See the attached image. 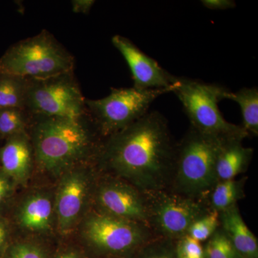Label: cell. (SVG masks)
Returning a JSON list of instances; mask_svg holds the SVG:
<instances>
[{
  "instance_id": "cell-1",
  "label": "cell",
  "mask_w": 258,
  "mask_h": 258,
  "mask_svg": "<svg viewBox=\"0 0 258 258\" xmlns=\"http://www.w3.org/2000/svg\"><path fill=\"white\" fill-rule=\"evenodd\" d=\"M176 146L165 118L148 112L102 142L94 162L145 193L170 187Z\"/></svg>"
},
{
  "instance_id": "cell-2",
  "label": "cell",
  "mask_w": 258,
  "mask_h": 258,
  "mask_svg": "<svg viewBox=\"0 0 258 258\" xmlns=\"http://www.w3.org/2000/svg\"><path fill=\"white\" fill-rule=\"evenodd\" d=\"M28 134L35 164L52 175L95 161L103 140L88 113L79 118L30 116Z\"/></svg>"
},
{
  "instance_id": "cell-3",
  "label": "cell",
  "mask_w": 258,
  "mask_h": 258,
  "mask_svg": "<svg viewBox=\"0 0 258 258\" xmlns=\"http://www.w3.org/2000/svg\"><path fill=\"white\" fill-rule=\"evenodd\" d=\"M225 142L200 133L191 127L176 146L169 189L190 198L208 200L218 181L217 159Z\"/></svg>"
},
{
  "instance_id": "cell-4",
  "label": "cell",
  "mask_w": 258,
  "mask_h": 258,
  "mask_svg": "<svg viewBox=\"0 0 258 258\" xmlns=\"http://www.w3.org/2000/svg\"><path fill=\"white\" fill-rule=\"evenodd\" d=\"M74 56L47 30L17 42L0 57V74L28 79L74 72Z\"/></svg>"
},
{
  "instance_id": "cell-5",
  "label": "cell",
  "mask_w": 258,
  "mask_h": 258,
  "mask_svg": "<svg viewBox=\"0 0 258 258\" xmlns=\"http://www.w3.org/2000/svg\"><path fill=\"white\" fill-rule=\"evenodd\" d=\"M178 97L191 128L200 133L221 139L244 140L249 134L242 125L227 121L218 108L219 102L227 99V88L195 80L176 78L172 91Z\"/></svg>"
},
{
  "instance_id": "cell-6",
  "label": "cell",
  "mask_w": 258,
  "mask_h": 258,
  "mask_svg": "<svg viewBox=\"0 0 258 258\" xmlns=\"http://www.w3.org/2000/svg\"><path fill=\"white\" fill-rule=\"evenodd\" d=\"M83 241L93 253L103 258H129L155 237L144 224L90 212L81 227Z\"/></svg>"
},
{
  "instance_id": "cell-7",
  "label": "cell",
  "mask_w": 258,
  "mask_h": 258,
  "mask_svg": "<svg viewBox=\"0 0 258 258\" xmlns=\"http://www.w3.org/2000/svg\"><path fill=\"white\" fill-rule=\"evenodd\" d=\"M174 87L175 82L171 88L145 91L134 87L111 88L110 94L105 98L86 99V108L104 139L140 119L149 112L154 100L164 93L172 92Z\"/></svg>"
},
{
  "instance_id": "cell-8",
  "label": "cell",
  "mask_w": 258,
  "mask_h": 258,
  "mask_svg": "<svg viewBox=\"0 0 258 258\" xmlns=\"http://www.w3.org/2000/svg\"><path fill=\"white\" fill-rule=\"evenodd\" d=\"M25 110L30 116L79 118L88 115L74 72L42 79H28Z\"/></svg>"
},
{
  "instance_id": "cell-9",
  "label": "cell",
  "mask_w": 258,
  "mask_h": 258,
  "mask_svg": "<svg viewBox=\"0 0 258 258\" xmlns=\"http://www.w3.org/2000/svg\"><path fill=\"white\" fill-rule=\"evenodd\" d=\"M147 195L153 233L175 242L187 235L194 222L212 210L208 200L190 198L170 189Z\"/></svg>"
},
{
  "instance_id": "cell-10",
  "label": "cell",
  "mask_w": 258,
  "mask_h": 258,
  "mask_svg": "<svg viewBox=\"0 0 258 258\" xmlns=\"http://www.w3.org/2000/svg\"><path fill=\"white\" fill-rule=\"evenodd\" d=\"M91 163H84L61 174L55 195V223L62 235L74 230L81 218L91 194L94 191Z\"/></svg>"
},
{
  "instance_id": "cell-11",
  "label": "cell",
  "mask_w": 258,
  "mask_h": 258,
  "mask_svg": "<svg viewBox=\"0 0 258 258\" xmlns=\"http://www.w3.org/2000/svg\"><path fill=\"white\" fill-rule=\"evenodd\" d=\"M93 194L97 211L149 227L147 193L128 181L116 176L103 179Z\"/></svg>"
},
{
  "instance_id": "cell-12",
  "label": "cell",
  "mask_w": 258,
  "mask_h": 258,
  "mask_svg": "<svg viewBox=\"0 0 258 258\" xmlns=\"http://www.w3.org/2000/svg\"><path fill=\"white\" fill-rule=\"evenodd\" d=\"M111 42L128 64L134 88L145 91L171 88L174 85L176 77L162 69L128 38L116 35L112 37Z\"/></svg>"
},
{
  "instance_id": "cell-13",
  "label": "cell",
  "mask_w": 258,
  "mask_h": 258,
  "mask_svg": "<svg viewBox=\"0 0 258 258\" xmlns=\"http://www.w3.org/2000/svg\"><path fill=\"white\" fill-rule=\"evenodd\" d=\"M15 222L30 233L47 234L55 222L54 195L35 190L24 196L15 210Z\"/></svg>"
},
{
  "instance_id": "cell-14",
  "label": "cell",
  "mask_w": 258,
  "mask_h": 258,
  "mask_svg": "<svg viewBox=\"0 0 258 258\" xmlns=\"http://www.w3.org/2000/svg\"><path fill=\"white\" fill-rule=\"evenodd\" d=\"M34 164L33 148L28 132L7 139L0 147V167L18 186L28 182Z\"/></svg>"
},
{
  "instance_id": "cell-15",
  "label": "cell",
  "mask_w": 258,
  "mask_h": 258,
  "mask_svg": "<svg viewBox=\"0 0 258 258\" xmlns=\"http://www.w3.org/2000/svg\"><path fill=\"white\" fill-rule=\"evenodd\" d=\"M220 227L241 258H258V242L242 219L238 206L220 212Z\"/></svg>"
},
{
  "instance_id": "cell-16",
  "label": "cell",
  "mask_w": 258,
  "mask_h": 258,
  "mask_svg": "<svg viewBox=\"0 0 258 258\" xmlns=\"http://www.w3.org/2000/svg\"><path fill=\"white\" fill-rule=\"evenodd\" d=\"M241 139H232L223 144L217 159L216 172L219 181L236 179L245 172L253 154L252 148L244 147Z\"/></svg>"
},
{
  "instance_id": "cell-17",
  "label": "cell",
  "mask_w": 258,
  "mask_h": 258,
  "mask_svg": "<svg viewBox=\"0 0 258 258\" xmlns=\"http://www.w3.org/2000/svg\"><path fill=\"white\" fill-rule=\"evenodd\" d=\"M244 183L245 178L217 181L208 198L212 210L220 213L237 205L244 196Z\"/></svg>"
},
{
  "instance_id": "cell-18",
  "label": "cell",
  "mask_w": 258,
  "mask_h": 258,
  "mask_svg": "<svg viewBox=\"0 0 258 258\" xmlns=\"http://www.w3.org/2000/svg\"><path fill=\"white\" fill-rule=\"evenodd\" d=\"M227 99L236 102L240 106L242 125L249 135H258V89L244 88L237 92L228 93Z\"/></svg>"
},
{
  "instance_id": "cell-19",
  "label": "cell",
  "mask_w": 258,
  "mask_h": 258,
  "mask_svg": "<svg viewBox=\"0 0 258 258\" xmlns=\"http://www.w3.org/2000/svg\"><path fill=\"white\" fill-rule=\"evenodd\" d=\"M28 79L9 74H0V110L25 109Z\"/></svg>"
},
{
  "instance_id": "cell-20",
  "label": "cell",
  "mask_w": 258,
  "mask_h": 258,
  "mask_svg": "<svg viewBox=\"0 0 258 258\" xmlns=\"http://www.w3.org/2000/svg\"><path fill=\"white\" fill-rule=\"evenodd\" d=\"M30 115L21 108H5L0 110V140L28 132Z\"/></svg>"
},
{
  "instance_id": "cell-21",
  "label": "cell",
  "mask_w": 258,
  "mask_h": 258,
  "mask_svg": "<svg viewBox=\"0 0 258 258\" xmlns=\"http://www.w3.org/2000/svg\"><path fill=\"white\" fill-rule=\"evenodd\" d=\"M205 258H241L220 227L203 246Z\"/></svg>"
},
{
  "instance_id": "cell-22",
  "label": "cell",
  "mask_w": 258,
  "mask_h": 258,
  "mask_svg": "<svg viewBox=\"0 0 258 258\" xmlns=\"http://www.w3.org/2000/svg\"><path fill=\"white\" fill-rule=\"evenodd\" d=\"M132 258H178L176 242L155 236Z\"/></svg>"
},
{
  "instance_id": "cell-23",
  "label": "cell",
  "mask_w": 258,
  "mask_h": 258,
  "mask_svg": "<svg viewBox=\"0 0 258 258\" xmlns=\"http://www.w3.org/2000/svg\"><path fill=\"white\" fill-rule=\"evenodd\" d=\"M220 227V214L211 210L193 222L187 235L200 242L208 240Z\"/></svg>"
},
{
  "instance_id": "cell-24",
  "label": "cell",
  "mask_w": 258,
  "mask_h": 258,
  "mask_svg": "<svg viewBox=\"0 0 258 258\" xmlns=\"http://www.w3.org/2000/svg\"><path fill=\"white\" fill-rule=\"evenodd\" d=\"M0 258H48L46 250L31 240L12 241Z\"/></svg>"
},
{
  "instance_id": "cell-25",
  "label": "cell",
  "mask_w": 258,
  "mask_h": 258,
  "mask_svg": "<svg viewBox=\"0 0 258 258\" xmlns=\"http://www.w3.org/2000/svg\"><path fill=\"white\" fill-rule=\"evenodd\" d=\"M18 184L0 167V215L10 208L13 203Z\"/></svg>"
},
{
  "instance_id": "cell-26",
  "label": "cell",
  "mask_w": 258,
  "mask_h": 258,
  "mask_svg": "<svg viewBox=\"0 0 258 258\" xmlns=\"http://www.w3.org/2000/svg\"><path fill=\"white\" fill-rule=\"evenodd\" d=\"M178 258H203V246L201 242L186 235L176 241Z\"/></svg>"
},
{
  "instance_id": "cell-27",
  "label": "cell",
  "mask_w": 258,
  "mask_h": 258,
  "mask_svg": "<svg viewBox=\"0 0 258 258\" xmlns=\"http://www.w3.org/2000/svg\"><path fill=\"white\" fill-rule=\"evenodd\" d=\"M12 241L11 222L5 215H0V257Z\"/></svg>"
},
{
  "instance_id": "cell-28",
  "label": "cell",
  "mask_w": 258,
  "mask_h": 258,
  "mask_svg": "<svg viewBox=\"0 0 258 258\" xmlns=\"http://www.w3.org/2000/svg\"><path fill=\"white\" fill-rule=\"evenodd\" d=\"M202 3L205 8L212 10H225L232 9L236 7L233 0H203Z\"/></svg>"
},
{
  "instance_id": "cell-29",
  "label": "cell",
  "mask_w": 258,
  "mask_h": 258,
  "mask_svg": "<svg viewBox=\"0 0 258 258\" xmlns=\"http://www.w3.org/2000/svg\"><path fill=\"white\" fill-rule=\"evenodd\" d=\"M94 3L93 0H74L71 2L74 13L85 15L89 13Z\"/></svg>"
},
{
  "instance_id": "cell-30",
  "label": "cell",
  "mask_w": 258,
  "mask_h": 258,
  "mask_svg": "<svg viewBox=\"0 0 258 258\" xmlns=\"http://www.w3.org/2000/svg\"><path fill=\"white\" fill-rule=\"evenodd\" d=\"M55 258H85L81 252L74 249H67L57 254Z\"/></svg>"
},
{
  "instance_id": "cell-31",
  "label": "cell",
  "mask_w": 258,
  "mask_h": 258,
  "mask_svg": "<svg viewBox=\"0 0 258 258\" xmlns=\"http://www.w3.org/2000/svg\"><path fill=\"white\" fill-rule=\"evenodd\" d=\"M203 258H205V256H204V257Z\"/></svg>"
}]
</instances>
